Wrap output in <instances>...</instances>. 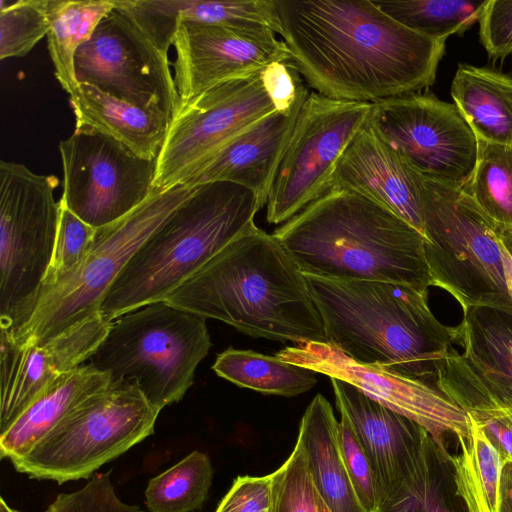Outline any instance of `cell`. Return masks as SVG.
Segmentation results:
<instances>
[{
  "mask_svg": "<svg viewBox=\"0 0 512 512\" xmlns=\"http://www.w3.org/2000/svg\"><path fill=\"white\" fill-rule=\"evenodd\" d=\"M371 107L368 102L335 100L310 92L269 191V223L287 222L326 193L339 157Z\"/></svg>",
  "mask_w": 512,
  "mask_h": 512,
  "instance_id": "7c38bea8",
  "label": "cell"
},
{
  "mask_svg": "<svg viewBox=\"0 0 512 512\" xmlns=\"http://www.w3.org/2000/svg\"><path fill=\"white\" fill-rule=\"evenodd\" d=\"M130 6L152 39L172 46L178 22L212 25L261 24L278 33L273 0H131Z\"/></svg>",
  "mask_w": 512,
  "mask_h": 512,
  "instance_id": "d4e9b609",
  "label": "cell"
},
{
  "mask_svg": "<svg viewBox=\"0 0 512 512\" xmlns=\"http://www.w3.org/2000/svg\"><path fill=\"white\" fill-rule=\"evenodd\" d=\"M452 332L468 365L512 399V310L471 307Z\"/></svg>",
  "mask_w": 512,
  "mask_h": 512,
  "instance_id": "4316f807",
  "label": "cell"
},
{
  "mask_svg": "<svg viewBox=\"0 0 512 512\" xmlns=\"http://www.w3.org/2000/svg\"><path fill=\"white\" fill-rule=\"evenodd\" d=\"M0 512H20L9 506L3 497L0 499Z\"/></svg>",
  "mask_w": 512,
  "mask_h": 512,
  "instance_id": "f6af8a7d",
  "label": "cell"
},
{
  "mask_svg": "<svg viewBox=\"0 0 512 512\" xmlns=\"http://www.w3.org/2000/svg\"><path fill=\"white\" fill-rule=\"evenodd\" d=\"M171 67L168 52L153 42L119 0L75 55L78 83L159 109L170 119L180 105Z\"/></svg>",
  "mask_w": 512,
  "mask_h": 512,
  "instance_id": "4fadbf2b",
  "label": "cell"
},
{
  "mask_svg": "<svg viewBox=\"0 0 512 512\" xmlns=\"http://www.w3.org/2000/svg\"><path fill=\"white\" fill-rule=\"evenodd\" d=\"M111 322L87 319L42 342L18 344L0 333V434L56 379L88 362Z\"/></svg>",
  "mask_w": 512,
  "mask_h": 512,
  "instance_id": "ac0fdd59",
  "label": "cell"
},
{
  "mask_svg": "<svg viewBox=\"0 0 512 512\" xmlns=\"http://www.w3.org/2000/svg\"><path fill=\"white\" fill-rule=\"evenodd\" d=\"M306 277L329 344L359 363L435 383L453 332L430 310L428 291L383 281Z\"/></svg>",
  "mask_w": 512,
  "mask_h": 512,
  "instance_id": "277c9868",
  "label": "cell"
},
{
  "mask_svg": "<svg viewBox=\"0 0 512 512\" xmlns=\"http://www.w3.org/2000/svg\"><path fill=\"white\" fill-rule=\"evenodd\" d=\"M477 141L475 168L461 189L500 229L512 233V145Z\"/></svg>",
  "mask_w": 512,
  "mask_h": 512,
  "instance_id": "836d02e7",
  "label": "cell"
},
{
  "mask_svg": "<svg viewBox=\"0 0 512 512\" xmlns=\"http://www.w3.org/2000/svg\"><path fill=\"white\" fill-rule=\"evenodd\" d=\"M110 384L108 374L89 363L56 379L0 434L1 458L12 461L25 456L70 413Z\"/></svg>",
  "mask_w": 512,
  "mask_h": 512,
  "instance_id": "603a6c76",
  "label": "cell"
},
{
  "mask_svg": "<svg viewBox=\"0 0 512 512\" xmlns=\"http://www.w3.org/2000/svg\"><path fill=\"white\" fill-rule=\"evenodd\" d=\"M172 62L180 103L229 80L291 60L283 40L261 24L212 25L178 22Z\"/></svg>",
  "mask_w": 512,
  "mask_h": 512,
  "instance_id": "e0dca14e",
  "label": "cell"
},
{
  "mask_svg": "<svg viewBox=\"0 0 512 512\" xmlns=\"http://www.w3.org/2000/svg\"><path fill=\"white\" fill-rule=\"evenodd\" d=\"M384 13L405 27L430 38L462 35L479 21L488 2L474 0H377Z\"/></svg>",
  "mask_w": 512,
  "mask_h": 512,
  "instance_id": "1f68e13d",
  "label": "cell"
},
{
  "mask_svg": "<svg viewBox=\"0 0 512 512\" xmlns=\"http://www.w3.org/2000/svg\"><path fill=\"white\" fill-rule=\"evenodd\" d=\"M261 209L253 191L219 181L195 187L135 252L105 295L107 321L165 301L240 233Z\"/></svg>",
  "mask_w": 512,
  "mask_h": 512,
  "instance_id": "5b68a950",
  "label": "cell"
},
{
  "mask_svg": "<svg viewBox=\"0 0 512 512\" xmlns=\"http://www.w3.org/2000/svg\"><path fill=\"white\" fill-rule=\"evenodd\" d=\"M305 275L383 281L428 291L424 236L381 204L330 190L273 232Z\"/></svg>",
  "mask_w": 512,
  "mask_h": 512,
  "instance_id": "3957f363",
  "label": "cell"
},
{
  "mask_svg": "<svg viewBox=\"0 0 512 512\" xmlns=\"http://www.w3.org/2000/svg\"><path fill=\"white\" fill-rule=\"evenodd\" d=\"M339 412L338 437L347 474L365 512H376L379 500L370 461L347 415Z\"/></svg>",
  "mask_w": 512,
  "mask_h": 512,
  "instance_id": "74e56055",
  "label": "cell"
},
{
  "mask_svg": "<svg viewBox=\"0 0 512 512\" xmlns=\"http://www.w3.org/2000/svg\"><path fill=\"white\" fill-rule=\"evenodd\" d=\"M114 8V0H50L51 27L47 34L48 51L54 74L71 95L78 86L75 55L90 39L101 20Z\"/></svg>",
  "mask_w": 512,
  "mask_h": 512,
  "instance_id": "f1b7e54d",
  "label": "cell"
},
{
  "mask_svg": "<svg viewBox=\"0 0 512 512\" xmlns=\"http://www.w3.org/2000/svg\"><path fill=\"white\" fill-rule=\"evenodd\" d=\"M330 190L359 193L388 208L423 235L418 196L407 166L369 115L339 157L328 184Z\"/></svg>",
  "mask_w": 512,
  "mask_h": 512,
  "instance_id": "ffe728a7",
  "label": "cell"
},
{
  "mask_svg": "<svg viewBox=\"0 0 512 512\" xmlns=\"http://www.w3.org/2000/svg\"><path fill=\"white\" fill-rule=\"evenodd\" d=\"M60 205V220L54 250L36 302L61 284L80 265L96 233V228L81 220L61 201Z\"/></svg>",
  "mask_w": 512,
  "mask_h": 512,
  "instance_id": "d590c367",
  "label": "cell"
},
{
  "mask_svg": "<svg viewBox=\"0 0 512 512\" xmlns=\"http://www.w3.org/2000/svg\"><path fill=\"white\" fill-rule=\"evenodd\" d=\"M159 413L136 387L110 384L11 463L30 478L58 484L88 479L153 434Z\"/></svg>",
  "mask_w": 512,
  "mask_h": 512,
  "instance_id": "9c48e42d",
  "label": "cell"
},
{
  "mask_svg": "<svg viewBox=\"0 0 512 512\" xmlns=\"http://www.w3.org/2000/svg\"><path fill=\"white\" fill-rule=\"evenodd\" d=\"M369 118L418 172L459 188L469 182L478 141L454 103L432 93H412L372 103Z\"/></svg>",
  "mask_w": 512,
  "mask_h": 512,
  "instance_id": "9a60e30c",
  "label": "cell"
},
{
  "mask_svg": "<svg viewBox=\"0 0 512 512\" xmlns=\"http://www.w3.org/2000/svg\"><path fill=\"white\" fill-rule=\"evenodd\" d=\"M54 175L0 162V327L13 334L28 319L51 262L60 220Z\"/></svg>",
  "mask_w": 512,
  "mask_h": 512,
  "instance_id": "30bf717a",
  "label": "cell"
},
{
  "mask_svg": "<svg viewBox=\"0 0 512 512\" xmlns=\"http://www.w3.org/2000/svg\"><path fill=\"white\" fill-rule=\"evenodd\" d=\"M477 139L512 145V77L499 71L459 64L450 90Z\"/></svg>",
  "mask_w": 512,
  "mask_h": 512,
  "instance_id": "484cf974",
  "label": "cell"
},
{
  "mask_svg": "<svg viewBox=\"0 0 512 512\" xmlns=\"http://www.w3.org/2000/svg\"><path fill=\"white\" fill-rule=\"evenodd\" d=\"M46 512H141L136 505L124 503L115 493L111 471L95 473L80 489L60 493Z\"/></svg>",
  "mask_w": 512,
  "mask_h": 512,
  "instance_id": "f35d334b",
  "label": "cell"
},
{
  "mask_svg": "<svg viewBox=\"0 0 512 512\" xmlns=\"http://www.w3.org/2000/svg\"><path fill=\"white\" fill-rule=\"evenodd\" d=\"M468 428L466 437H457L460 452L453 455L457 493L469 512H498L503 459L469 415Z\"/></svg>",
  "mask_w": 512,
  "mask_h": 512,
  "instance_id": "4dcf8cb0",
  "label": "cell"
},
{
  "mask_svg": "<svg viewBox=\"0 0 512 512\" xmlns=\"http://www.w3.org/2000/svg\"><path fill=\"white\" fill-rule=\"evenodd\" d=\"M330 380L336 406L347 415L368 456L380 504L413 472L430 434L353 385Z\"/></svg>",
  "mask_w": 512,
  "mask_h": 512,
  "instance_id": "d6986e66",
  "label": "cell"
},
{
  "mask_svg": "<svg viewBox=\"0 0 512 512\" xmlns=\"http://www.w3.org/2000/svg\"><path fill=\"white\" fill-rule=\"evenodd\" d=\"M142 512V511H141Z\"/></svg>",
  "mask_w": 512,
  "mask_h": 512,
  "instance_id": "7dc6e473",
  "label": "cell"
},
{
  "mask_svg": "<svg viewBox=\"0 0 512 512\" xmlns=\"http://www.w3.org/2000/svg\"><path fill=\"white\" fill-rule=\"evenodd\" d=\"M499 237L509 254L512 256V233L499 228Z\"/></svg>",
  "mask_w": 512,
  "mask_h": 512,
  "instance_id": "ee69618b",
  "label": "cell"
},
{
  "mask_svg": "<svg viewBox=\"0 0 512 512\" xmlns=\"http://www.w3.org/2000/svg\"><path fill=\"white\" fill-rule=\"evenodd\" d=\"M478 23L480 43L491 59L512 54V0H488Z\"/></svg>",
  "mask_w": 512,
  "mask_h": 512,
  "instance_id": "60d3db41",
  "label": "cell"
},
{
  "mask_svg": "<svg viewBox=\"0 0 512 512\" xmlns=\"http://www.w3.org/2000/svg\"><path fill=\"white\" fill-rule=\"evenodd\" d=\"M186 185L155 190L121 219L96 229L80 265L57 287L40 297L28 319L13 334L18 344L42 343L97 315L101 303L135 252L194 191Z\"/></svg>",
  "mask_w": 512,
  "mask_h": 512,
  "instance_id": "ba28073f",
  "label": "cell"
},
{
  "mask_svg": "<svg viewBox=\"0 0 512 512\" xmlns=\"http://www.w3.org/2000/svg\"><path fill=\"white\" fill-rule=\"evenodd\" d=\"M214 372L236 384L263 394L293 397L317 384L314 371L252 350L232 347L219 353L212 366Z\"/></svg>",
  "mask_w": 512,
  "mask_h": 512,
  "instance_id": "f546056e",
  "label": "cell"
},
{
  "mask_svg": "<svg viewBox=\"0 0 512 512\" xmlns=\"http://www.w3.org/2000/svg\"><path fill=\"white\" fill-rule=\"evenodd\" d=\"M213 468L209 456L194 450L149 480L145 504L149 512H193L208 498Z\"/></svg>",
  "mask_w": 512,
  "mask_h": 512,
  "instance_id": "d6a6232c",
  "label": "cell"
},
{
  "mask_svg": "<svg viewBox=\"0 0 512 512\" xmlns=\"http://www.w3.org/2000/svg\"><path fill=\"white\" fill-rule=\"evenodd\" d=\"M165 301L254 338L327 342L306 275L279 239L255 223Z\"/></svg>",
  "mask_w": 512,
  "mask_h": 512,
  "instance_id": "7a4b0ae2",
  "label": "cell"
},
{
  "mask_svg": "<svg viewBox=\"0 0 512 512\" xmlns=\"http://www.w3.org/2000/svg\"><path fill=\"white\" fill-rule=\"evenodd\" d=\"M63 183L60 201L94 228L129 214L155 191L157 160L132 153L89 128H75L59 143Z\"/></svg>",
  "mask_w": 512,
  "mask_h": 512,
  "instance_id": "5bb4252c",
  "label": "cell"
},
{
  "mask_svg": "<svg viewBox=\"0 0 512 512\" xmlns=\"http://www.w3.org/2000/svg\"><path fill=\"white\" fill-rule=\"evenodd\" d=\"M376 512H469L457 493L453 455L429 435L413 472Z\"/></svg>",
  "mask_w": 512,
  "mask_h": 512,
  "instance_id": "83f0119b",
  "label": "cell"
},
{
  "mask_svg": "<svg viewBox=\"0 0 512 512\" xmlns=\"http://www.w3.org/2000/svg\"><path fill=\"white\" fill-rule=\"evenodd\" d=\"M278 34L325 97L374 103L433 85L446 40L421 35L369 0H273Z\"/></svg>",
  "mask_w": 512,
  "mask_h": 512,
  "instance_id": "6da1fadb",
  "label": "cell"
},
{
  "mask_svg": "<svg viewBox=\"0 0 512 512\" xmlns=\"http://www.w3.org/2000/svg\"><path fill=\"white\" fill-rule=\"evenodd\" d=\"M272 512H332L317 492L299 440L273 472Z\"/></svg>",
  "mask_w": 512,
  "mask_h": 512,
  "instance_id": "8d00e7d4",
  "label": "cell"
},
{
  "mask_svg": "<svg viewBox=\"0 0 512 512\" xmlns=\"http://www.w3.org/2000/svg\"><path fill=\"white\" fill-rule=\"evenodd\" d=\"M50 0H0V58L26 56L47 36Z\"/></svg>",
  "mask_w": 512,
  "mask_h": 512,
  "instance_id": "e575fe53",
  "label": "cell"
},
{
  "mask_svg": "<svg viewBox=\"0 0 512 512\" xmlns=\"http://www.w3.org/2000/svg\"><path fill=\"white\" fill-rule=\"evenodd\" d=\"M211 345L206 318L160 301L111 321L87 363L161 411L183 398Z\"/></svg>",
  "mask_w": 512,
  "mask_h": 512,
  "instance_id": "52a82bcc",
  "label": "cell"
},
{
  "mask_svg": "<svg viewBox=\"0 0 512 512\" xmlns=\"http://www.w3.org/2000/svg\"><path fill=\"white\" fill-rule=\"evenodd\" d=\"M273 494V473L238 476L215 512H272Z\"/></svg>",
  "mask_w": 512,
  "mask_h": 512,
  "instance_id": "b9f144b4",
  "label": "cell"
},
{
  "mask_svg": "<svg viewBox=\"0 0 512 512\" xmlns=\"http://www.w3.org/2000/svg\"><path fill=\"white\" fill-rule=\"evenodd\" d=\"M69 103L75 128L95 130L139 157L157 160L171 121L163 111L134 105L87 83L78 84Z\"/></svg>",
  "mask_w": 512,
  "mask_h": 512,
  "instance_id": "7402d4cb",
  "label": "cell"
},
{
  "mask_svg": "<svg viewBox=\"0 0 512 512\" xmlns=\"http://www.w3.org/2000/svg\"><path fill=\"white\" fill-rule=\"evenodd\" d=\"M508 401V410L512 418V399H509Z\"/></svg>",
  "mask_w": 512,
  "mask_h": 512,
  "instance_id": "bcb514c9",
  "label": "cell"
},
{
  "mask_svg": "<svg viewBox=\"0 0 512 512\" xmlns=\"http://www.w3.org/2000/svg\"><path fill=\"white\" fill-rule=\"evenodd\" d=\"M297 440L320 497L332 512H365L353 489L338 437V421L329 401L317 394L306 408Z\"/></svg>",
  "mask_w": 512,
  "mask_h": 512,
  "instance_id": "cb8c5ba5",
  "label": "cell"
},
{
  "mask_svg": "<svg viewBox=\"0 0 512 512\" xmlns=\"http://www.w3.org/2000/svg\"><path fill=\"white\" fill-rule=\"evenodd\" d=\"M498 512H512V460H504L500 478Z\"/></svg>",
  "mask_w": 512,
  "mask_h": 512,
  "instance_id": "7bdbcfd3",
  "label": "cell"
},
{
  "mask_svg": "<svg viewBox=\"0 0 512 512\" xmlns=\"http://www.w3.org/2000/svg\"><path fill=\"white\" fill-rule=\"evenodd\" d=\"M261 72L220 83L180 103L157 157L154 190L185 184L229 142L276 111Z\"/></svg>",
  "mask_w": 512,
  "mask_h": 512,
  "instance_id": "8fae6325",
  "label": "cell"
},
{
  "mask_svg": "<svg viewBox=\"0 0 512 512\" xmlns=\"http://www.w3.org/2000/svg\"><path fill=\"white\" fill-rule=\"evenodd\" d=\"M405 164L418 196L433 286L452 295L463 311L476 306L512 310L507 250L498 225L463 189Z\"/></svg>",
  "mask_w": 512,
  "mask_h": 512,
  "instance_id": "8992f818",
  "label": "cell"
},
{
  "mask_svg": "<svg viewBox=\"0 0 512 512\" xmlns=\"http://www.w3.org/2000/svg\"><path fill=\"white\" fill-rule=\"evenodd\" d=\"M281 359L347 382L385 407L421 425L436 441L468 435V415L433 382L359 363L325 343L287 346Z\"/></svg>",
  "mask_w": 512,
  "mask_h": 512,
  "instance_id": "2e32d148",
  "label": "cell"
},
{
  "mask_svg": "<svg viewBox=\"0 0 512 512\" xmlns=\"http://www.w3.org/2000/svg\"><path fill=\"white\" fill-rule=\"evenodd\" d=\"M261 76L276 111L290 112L302 106L310 94L292 60L270 64Z\"/></svg>",
  "mask_w": 512,
  "mask_h": 512,
  "instance_id": "ab89813d",
  "label": "cell"
},
{
  "mask_svg": "<svg viewBox=\"0 0 512 512\" xmlns=\"http://www.w3.org/2000/svg\"><path fill=\"white\" fill-rule=\"evenodd\" d=\"M302 106L263 117L229 142L183 185L193 188L219 181L235 183L253 191L262 208Z\"/></svg>",
  "mask_w": 512,
  "mask_h": 512,
  "instance_id": "44dd1931",
  "label": "cell"
}]
</instances>
